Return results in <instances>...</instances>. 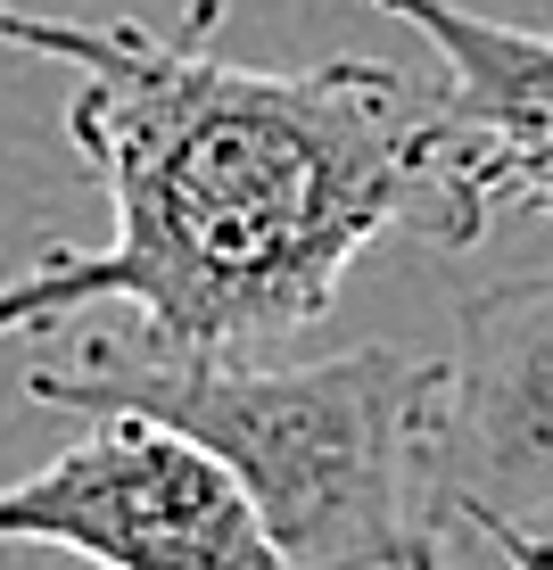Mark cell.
Masks as SVG:
<instances>
[{
  "mask_svg": "<svg viewBox=\"0 0 553 570\" xmlns=\"http://www.w3.org/2000/svg\"><path fill=\"white\" fill-rule=\"evenodd\" d=\"M422 497L429 521L446 513L487 546L553 538V273L463 289Z\"/></svg>",
  "mask_w": 553,
  "mask_h": 570,
  "instance_id": "4",
  "label": "cell"
},
{
  "mask_svg": "<svg viewBox=\"0 0 553 570\" xmlns=\"http://www.w3.org/2000/svg\"><path fill=\"white\" fill-rule=\"evenodd\" d=\"M496 554H504V570H553V538H512Z\"/></svg>",
  "mask_w": 553,
  "mask_h": 570,
  "instance_id": "8",
  "label": "cell"
},
{
  "mask_svg": "<svg viewBox=\"0 0 553 570\" xmlns=\"http://www.w3.org/2000/svg\"><path fill=\"white\" fill-rule=\"evenodd\" d=\"M224 9H231V0H190V9H182V26H174V33H182V42H215Z\"/></svg>",
  "mask_w": 553,
  "mask_h": 570,
  "instance_id": "7",
  "label": "cell"
},
{
  "mask_svg": "<svg viewBox=\"0 0 553 570\" xmlns=\"http://www.w3.org/2000/svg\"><path fill=\"white\" fill-rule=\"evenodd\" d=\"M0 538H58L108 570H298L240 471L149 414H83L33 480L0 488Z\"/></svg>",
  "mask_w": 553,
  "mask_h": 570,
  "instance_id": "3",
  "label": "cell"
},
{
  "mask_svg": "<svg viewBox=\"0 0 553 570\" xmlns=\"http://www.w3.org/2000/svg\"><path fill=\"white\" fill-rule=\"evenodd\" d=\"M0 42L75 67L67 141L108 190V240H50L0 282V340L132 306L141 340L190 356H265L323 323L347 265L388 232L471 248L438 91L381 58L231 67L149 26H83L0 0Z\"/></svg>",
  "mask_w": 553,
  "mask_h": 570,
  "instance_id": "1",
  "label": "cell"
},
{
  "mask_svg": "<svg viewBox=\"0 0 553 570\" xmlns=\"http://www.w3.org/2000/svg\"><path fill=\"white\" fill-rule=\"evenodd\" d=\"M0 570H108V562H91L83 546H58V538H0Z\"/></svg>",
  "mask_w": 553,
  "mask_h": 570,
  "instance_id": "6",
  "label": "cell"
},
{
  "mask_svg": "<svg viewBox=\"0 0 553 570\" xmlns=\"http://www.w3.org/2000/svg\"><path fill=\"white\" fill-rule=\"evenodd\" d=\"M372 9H388L405 33L438 50V132L463 199L480 215H553V33L454 9V0H372Z\"/></svg>",
  "mask_w": 553,
  "mask_h": 570,
  "instance_id": "5",
  "label": "cell"
},
{
  "mask_svg": "<svg viewBox=\"0 0 553 570\" xmlns=\"http://www.w3.org/2000/svg\"><path fill=\"white\" fill-rule=\"evenodd\" d=\"M58 414H149L240 471L298 570H438L429 538V414L438 364L413 347H339L306 364L190 356L141 331H83L26 372Z\"/></svg>",
  "mask_w": 553,
  "mask_h": 570,
  "instance_id": "2",
  "label": "cell"
}]
</instances>
